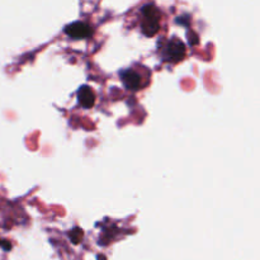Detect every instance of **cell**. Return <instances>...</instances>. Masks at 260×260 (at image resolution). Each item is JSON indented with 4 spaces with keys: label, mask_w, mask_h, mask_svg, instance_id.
Instances as JSON below:
<instances>
[{
    "label": "cell",
    "mask_w": 260,
    "mask_h": 260,
    "mask_svg": "<svg viewBox=\"0 0 260 260\" xmlns=\"http://www.w3.org/2000/svg\"><path fill=\"white\" fill-rule=\"evenodd\" d=\"M78 101L83 108L89 109L95 103V93L93 89L88 85H83L78 90Z\"/></svg>",
    "instance_id": "cell-5"
},
{
    "label": "cell",
    "mask_w": 260,
    "mask_h": 260,
    "mask_svg": "<svg viewBox=\"0 0 260 260\" xmlns=\"http://www.w3.org/2000/svg\"><path fill=\"white\" fill-rule=\"evenodd\" d=\"M150 71L144 66H132L119 71V78L124 88L137 91L146 88L150 83Z\"/></svg>",
    "instance_id": "cell-2"
},
{
    "label": "cell",
    "mask_w": 260,
    "mask_h": 260,
    "mask_svg": "<svg viewBox=\"0 0 260 260\" xmlns=\"http://www.w3.org/2000/svg\"><path fill=\"white\" fill-rule=\"evenodd\" d=\"M161 17L162 15L160 9L152 3L141 7L139 22L142 35L146 36V37H152L156 33H159V30L161 29Z\"/></svg>",
    "instance_id": "cell-1"
},
{
    "label": "cell",
    "mask_w": 260,
    "mask_h": 260,
    "mask_svg": "<svg viewBox=\"0 0 260 260\" xmlns=\"http://www.w3.org/2000/svg\"><path fill=\"white\" fill-rule=\"evenodd\" d=\"M160 57L164 62L177 63L185 57V46L178 37H173L170 40L162 41L161 45L159 43Z\"/></svg>",
    "instance_id": "cell-3"
},
{
    "label": "cell",
    "mask_w": 260,
    "mask_h": 260,
    "mask_svg": "<svg viewBox=\"0 0 260 260\" xmlns=\"http://www.w3.org/2000/svg\"><path fill=\"white\" fill-rule=\"evenodd\" d=\"M65 33L71 38H88L93 35V29H91L90 25L85 22H74L70 23L65 27Z\"/></svg>",
    "instance_id": "cell-4"
}]
</instances>
